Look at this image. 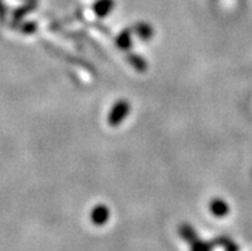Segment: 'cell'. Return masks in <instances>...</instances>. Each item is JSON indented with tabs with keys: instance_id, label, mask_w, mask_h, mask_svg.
Instances as JSON below:
<instances>
[{
	"instance_id": "obj_1",
	"label": "cell",
	"mask_w": 252,
	"mask_h": 251,
	"mask_svg": "<svg viewBox=\"0 0 252 251\" xmlns=\"http://www.w3.org/2000/svg\"><path fill=\"white\" fill-rule=\"evenodd\" d=\"M1 10H3V6H1V4H0V13H1Z\"/></svg>"
}]
</instances>
